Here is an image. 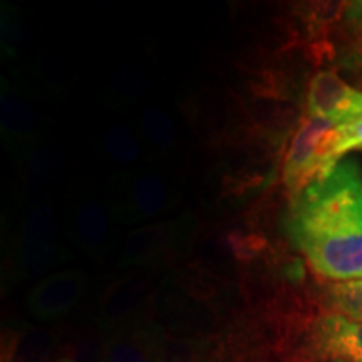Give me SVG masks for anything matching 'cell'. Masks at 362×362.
Segmentation results:
<instances>
[{
	"label": "cell",
	"instance_id": "15",
	"mask_svg": "<svg viewBox=\"0 0 362 362\" xmlns=\"http://www.w3.org/2000/svg\"><path fill=\"white\" fill-rule=\"evenodd\" d=\"M101 149L107 160L121 168H136L138 161L143 158V141L139 134L121 124H115L104 131Z\"/></svg>",
	"mask_w": 362,
	"mask_h": 362
},
{
	"label": "cell",
	"instance_id": "14",
	"mask_svg": "<svg viewBox=\"0 0 362 362\" xmlns=\"http://www.w3.org/2000/svg\"><path fill=\"white\" fill-rule=\"evenodd\" d=\"M138 134L149 151L168 153L178 143V133L170 115L158 106L146 107L139 115Z\"/></svg>",
	"mask_w": 362,
	"mask_h": 362
},
{
	"label": "cell",
	"instance_id": "2",
	"mask_svg": "<svg viewBox=\"0 0 362 362\" xmlns=\"http://www.w3.org/2000/svg\"><path fill=\"white\" fill-rule=\"evenodd\" d=\"M106 193L116 221L123 225L160 218L180 202L178 187L168 175L139 166L111 176Z\"/></svg>",
	"mask_w": 362,
	"mask_h": 362
},
{
	"label": "cell",
	"instance_id": "22",
	"mask_svg": "<svg viewBox=\"0 0 362 362\" xmlns=\"http://www.w3.org/2000/svg\"><path fill=\"white\" fill-rule=\"evenodd\" d=\"M354 64H357L362 69V42L359 44V47L356 49V61H352Z\"/></svg>",
	"mask_w": 362,
	"mask_h": 362
},
{
	"label": "cell",
	"instance_id": "24",
	"mask_svg": "<svg viewBox=\"0 0 362 362\" xmlns=\"http://www.w3.org/2000/svg\"><path fill=\"white\" fill-rule=\"evenodd\" d=\"M361 151H362V149H361Z\"/></svg>",
	"mask_w": 362,
	"mask_h": 362
},
{
	"label": "cell",
	"instance_id": "10",
	"mask_svg": "<svg viewBox=\"0 0 362 362\" xmlns=\"http://www.w3.org/2000/svg\"><path fill=\"white\" fill-rule=\"evenodd\" d=\"M181 220L151 223L136 228L124 240L117 267L153 264L173 250L181 237Z\"/></svg>",
	"mask_w": 362,
	"mask_h": 362
},
{
	"label": "cell",
	"instance_id": "16",
	"mask_svg": "<svg viewBox=\"0 0 362 362\" xmlns=\"http://www.w3.org/2000/svg\"><path fill=\"white\" fill-rule=\"evenodd\" d=\"M327 298L336 314L362 322V280L330 285L327 287Z\"/></svg>",
	"mask_w": 362,
	"mask_h": 362
},
{
	"label": "cell",
	"instance_id": "5",
	"mask_svg": "<svg viewBox=\"0 0 362 362\" xmlns=\"http://www.w3.org/2000/svg\"><path fill=\"white\" fill-rule=\"evenodd\" d=\"M307 110L310 116L336 124L349 123L362 117V93L344 83L336 72L322 71L310 81Z\"/></svg>",
	"mask_w": 362,
	"mask_h": 362
},
{
	"label": "cell",
	"instance_id": "9",
	"mask_svg": "<svg viewBox=\"0 0 362 362\" xmlns=\"http://www.w3.org/2000/svg\"><path fill=\"white\" fill-rule=\"evenodd\" d=\"M312 349L322 359L362 362V322L341 314H325L312 330Z\"/></svg>",
	"mask_w": 362,
	"mask_h": 362
},
{
	"label": "cell",
	"instance_id": "3",
	"mask_svg": "<svg viewBox=\"0 0 362 362\" xmlns=\"http://www.w3.org/2000/svg\"><path fill=\"white\" fill-rule=\"evenodd\" d=\"M336 128V123L317 116L305 117L298 126L284 165V181L292 197L341 161L334 143Z\"/></svg>",
	"mask_w": 362,
	"mask_h": 362
},
{
	"label": "cell",
	"instance_id": "21",
	"mask_svg": "<svg viewBox=\"0 0 362 362\" xmlns=\"http://www.w3.org/2000/svg\"><path fill=\"white\" fill-rule=\"evenodd\" d=\"M52 362H81L79 356L76 352H64V354H59L57 357H54Z\"/></svg>",
	"mask_w": 362,
	"mask_h": 362
},
{
	"label": "cell",
	"instance_id": "12",
	"mask_svg": "<svg viewBox=\"0 0 362 362\" xmlns=\"http://www.w3.org/2000/svg\"><path fill=\"white\" fill-rule=\"evenodd\" d=\"M149 292V280L144 275L134 274L112 284L104 297V317L112 324L133 322L131 315L143 304Z\"/></svg>",
	"mask_w": 362,
	"mask_h": 362
},
{
	"label": "cell",
	"instance_id": "23",
	"mask_svg": "<svg viewBox=\"0 0 362 362\" xmlns=\"http://www.w3.org/2000/svg\"><path fill=\"white\" fill-rule=\"evenodd\" d=\"M330 362H342V361H330Z\"/></svg>",
	"mask_w": 362,
	"mask_h": 362
},
{
	"label": "cell",
	"instance_id": "11",
	"mask_svg": "<svg viewBox=\"0 0 362 362\" xmlns=\"http://www.w3.org/2000/svg\"><path fill=\"white\" fill-rule=\"evenodd\" d=\"M59 336L47 329H25L4 339L2 362H52Z\"/></svg>",
	"mask_w": 362,
	"mask_h": 362
},
{
	"label": "cell",
	"instance_id": "1",
	"mask_svg": "<svg viewBox=\"0 0 362 362\" xmlns=\"http://www.w3.org/2000/svg\"><path fill=\"white\" fill-rule=\"evenodd\" d=\"M288 237L320 277L362 280V170L352 158L292 197Z\"/></svg>",
	"mask_w": 362,
	"mask_h": 362
},
{
	"label": "cell",
	"instance_id": "13",
	"mask_svg": "<svg viewBox=\"0 0 362 362\" xmlns=\"http://www.w3.org/2000/svg\"><path fill=\"white\" fill-rule=\"evenodd\" d=\"M0 123L2 133L11 143H29L35 133V112L33 107L6 88L0 101Z\"/></svg>",
	"mask_w": 362,
	"mask_h": 362
},
{
	"label": "cell",
	"instance_id": "19",
	"mask_svg": "<svg viewBox=\"0 0 362 362\" xmlns=\"http://www.w3.org/2000/svg\"><path fill=\"white\" fill-rule=\"evenodd\" d=\"M334 143H336V155L339 160L354 149H362V117L337 124Z\"/></svg>",
	"mask_w": 362,
	"mask_h": 362
},
{
	"label": "cell",
	"instance_id": "8",
	"mask_svg": "<svg viewBox=\"0 0 362 362\" xmlns=\"http://www.w3.org/2000/svg\"><path fill=\"white\" fill-rule=\"evenodd\" d=\"M88 277L81 270H64L40 280L27 296V307L40 320L64 315L81 300Z\"/></svg>",
	"mask_w": 362,
	"mask_h": 362
},
{
	"label": "cell",
	"instance_id": "4",
	"mask_svg": "<svg viewBox=\"0 0 362 362\" xmlns=\"http://www.w3.org/2000/svg\"><path fill=\"white\" fill-rule=\"evenodd\" d=\"M115 221L106 192L83 188L72 193L66 211V228L79 250L103 257L115 243Z\"/></svg>",
	"mask_w": 362,
	"mask_h": 362
},
{
	"label": "cell",
	"instance_id": "6",
	"mask_svg": "<svg viewBox=\"0 0 362 362\" xmlns=\"http://www.w3.org/2000/svg\"><path fill=\"white\" fill-rule=\"evenodd\" d=\"M166 337L155 325L121 324L104 339L99 362H163Z\"/></svg>",
	"mask_w": 362,
	"mask_h": 362
},
{
	"label": "cell",
	"instance_id": "20",
	"mask_svg": "<svg viewBox=\"0 0 362 362\" xmlns=\"http://www.w3.org/2000/svg\"><path fill=\"white\" fill-rule=\"evenodd\" d=\"M232 243H233V250L240 259H250V257L255 255L262 247V240L255 237H248V238L233 237Z\"/></svg>",
	"mask_w": 362,
	"mask_h": 362
},
{
	"label": "cell",
	"instance_id": "18",
	"mask_svg": "<svg viewBox=\"0 0 362 362\" xmlns=\"http://www.w3.org/2000/svg\"><path fill=\"white\" fill-rule=\"evenodd\" d=\"M146 90V79L133 66H123L112 79V94L121 103H133Z\"/></svg>",
	"mask_w": 362,
	"mask_h": 362
},
{
	"label": "cell",
	"instance_id": "7",
	"mask_svg": "<svg viewBox=\"0 0 362 362\" xmlns=\"http://www.w3.org/2000/svg\"><path fill=\"white\" fill-rule=\"evenodd\" d=\"M57 242V221L52 208L40 203L30 208L21 226L19 259L27 275H40L52 264Z\"/></svg>",
	"mask_w": 362,
	"mask_h": 362
},
{
	"label": "cell",
	"instance_id": "17",
	"mask_svg": "<svg viewBox=\"0 0 362 362\" xmlns=\"http://www.w3.org/2000/svg\"><path fill=\"white\" fill-rule=\"evenodd\" d=\"M59 173V156L49 149L35 153L29 165V187L33 189H45L54 183Z\"/></svg>",
	"mask_w": 362,
	"mask_h": 362
}]
</instances>
